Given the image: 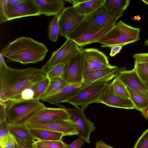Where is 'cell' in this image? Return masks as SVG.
Here are the masks:
<instances>
[{
  "label": "cell",
  "mask_w": 148,
  "mask_h": 148,
  "mask_svg": "<svg viewBox=\"0 0 148 148\" xmlns=\"http://www.w3.org/2000/svg\"><path fill=\"white\" fill-rule=\"evenodd\" d=\"M47 77L41 69L28 67L15 69L8 66L0 52V101L17 99L27 88Z\"/></svg>",
  "instance_id": "obj_1"
},
{
  "label": "cell",
  "mask_w": 148,
  "mask_h": 148,
  "mask_svg": "<svg viewBox=\"0 0 148 148\" xmlns=\"http://www.w3.org/2000/svg\"><path fill=\"white\" fill-rule=\"evenodd\" d=\"M48 51L44 44L29 37L22 36L8 43L0 53L7 58L8 62H16L25 64L42 61Z\"/></svg>",
  "instance_id": "obj_2"
},
{
  "label": "cell",
  "mask_w": 148,
  "mask_h": 148,
  "mask_svg": "<svg viewBox=\"0 0 148 148\" xmlns=\"http://www.w3.org/2000/svg\"><path fill=\"white\" fill-rule=\"evenodd\" d=\"M4 102L10 125H23L46 107L42 103L33 99L10 100Z\"/></svg>",
  "instance_id": "obj_3"
},
{
  "label": "cell",
  "mask_w": 148,
  "mask_h": 148,
  "mask_svg": "<svg viewBox=\"0 0 148 148\" xmlns=\"http://www.w3.org/2000/svg\"><path fill=\"white\" fill-rule=\"evenodd\" d=\"M125 11L117 10L107 13L103 4L93 12L85 16L82 22L66 38L73 40L83 34L102 26L115 23L118 19L123 16Z\"/></svg>",
  "instance_id": "obj_4"
},
{
  "label": "cell",
  "mask_w": 148,
  "mask_h": 148,
  "mask_svg": "<svg viewBox=\"0 0 148 148\" xmlns=\"http://www.w3.org/2000/svg\"><path fill=\"white\" fill-rule=\"evenodd\" d=\"M140 29L120 20L97 42L102 44L100 46L102 47H111L118 45L124 46L139 40Z\"/></svg>",
  "instance_id": "obj_5"
},
{
  "label": "cell",
  "mask_w": 148,
  "mask_h": 148,
  "mask_svg": "<svg viewBox=\"0 0 148 148\" xmlns=\"http://www.w3.org/2000/svg\"><path fill=\"white\" fill-rule=\"evenodd\" d=\"M116 73L83 87L65 102L71 104L75 107H80L85 110L90 104L98 103V99L106 85L115 77Z\"/></svg>",
  "instance_id": "obj_6"
},
{
  "label": "cell",
  "mask_w": 148,
  "mask_h": 148,
  "mask_svg": "<svg viewBox=\"0 0 148 148\" xmlns=\"http://www.w3.org/2000/svg\"><path fill=\"white\" fill-rule=\"evenodd\" d=\"M73 40L66 39L63 45L53 53L49 60L41 69L46 74L56 65L68 62L79 53L82 49Z\"/></svg>",
  "instance_id": "obj_7"
},
{
  "label": "cell",
  "mask_w": 148,
  "mask_h": 148,
  "mask_svg": "<svg viewBox=\"0 0 148 148\" xmlns=\"http://www.w3.org/2000/svg\"><path fill=\"white\" fill-rule=\"evenodd\" d=\"M80 53L83 77L91 71L112 66L109 63L106 55L97 49H82Z\"/></svg>",
  "instance_id": "obj_8"
},
{
  "label": "cell",
  "mask_w": 148,
  "mask_h": 148,
  "mask_svg": "<svg viewBox=\"0 0 148 148\" xmlns=\"http://www.w3.org/2000/svg\"><path fill=\"white\" fill-rule=\"evenodd\" d=\"M60 105L67 111L70 119L76 124L78 132L77 135L83 138L85 142L90 143V134L95 130L96 127L93 123L86 117L84 113V110L78 107L69 108Z\"/></svg>",
  "instance_id": "obj_9"
},
{
  "label": "cell",
  "mask_w": 148,
  "mask_h": 148,
  "mask_svg": "<svg viewBox=\"0 0 148 148\" xmlns=\"http://www.w3.org/2000/svg\"><path fill=\"white\" fill-rule=\"evenodd\" d=\"M23 126L27 129L47 130L62 133L64 136L77 135L76 124L71 119L38 123H26Z\"/></svg>",
  "instance_id": "obj_10"
},
{
  "label": "cell",
  "mask_w": 148,
  "mask_h": 148,
  "mask_svg": "<svg viewBox=\"0 0 148 148\" xmlns=\"http://www.w3.org/2000/svg\"><path fill=\"white\" fill-rule=\"evenodd\" d=\"M85 17L79 14L73 6L65 8L58 15L60 35L66 38L82 22Z\"/></svg>",
  "instance_id": "obj_11"
},
{
  "label": "cell",
  "mask_w": 148,
  "mask_h": 148,
  "mask_svg": "<svg viewBox=\"0 0 148 148\" xmlns=\"http://www.w3.org/2000/svg\"><path fill=\"white\" fill-rule=\"evenodd\" d=\"M98 103L107 106L127 109H135L130 99L121 97L116 94L113 91L110 83L106 86L98 99Z\"/></svg>",
  "instance_id": "obj_12"
},
{
  "label": "cell",
  "mask_w": 148,
  "mask_h": 148,
  "mask_svg": "<svg viewBox=\"0 0 148 148\" xmlns=\"http://www.w3.org/2000/svg\"><path fill=\"white\" fill-rule=\"evenodd\" d=\"M81 52L66 63L62 78L68 84L82 83L83 79Z\"/></svg>",
  "instance_id": "obj_13"
},
{
  "label": "cell",
  "mask_w": 148,
  "mask_h": 148,
  "mask_svg": "<svg viewBox=\"0 0 148 148\" xmlns=\"http://www.w3.org/2000/svg\"><path fill=\"white\" fill-rule=\"evenodd\" d=\"M115 76L119 78L127 87L139 92L148 97V90L134 68L130 70L122 69L115 74Z\"/></svg>",
  "instance_id": "obj_14"
},
{
  "label": "cell",
  "mask_w": 148,
  "mask_h": 148,
  "mask_svg": "<svg viewBox=\"0 0 148 148\" xmlns=\"http://www.w3.org/2000/svg\"><path fill=\"white\" fill-rule=\"evenodd\" d=\"M57 105L59 108L46 107L41 112L30 119L26 123H41L70 119L67 111L59 104Z\"/></svg>",
  "instance_id": "obj_15"
},
{
  "label": "cell",
  "mask_w": 148,
  "mask_h": 148,
  "mask_svg": "<svg viewBox=\"0 0 148 148\" xmlns=\"http://www.w3.org/2000/svg\"><path fill=\"white\" fill-rule=\"evenodd\" d=\"M40 13L33 0H25L15 6L8 8V21L21 18L40 15Z\"/></svg>",
  "instance_id": "obj_16"
},
{
  "label": "cell",
  "mask_w": 148,
  "mask_h": 148,
  "mask_svg": "<svg viewBox=\"0 0 148 148\" xmlns=\"http://www.w3.org/2000/svg\"><path fill=\"white\" fill-rule=\"evenodd\" d=\"M116 23H109L102 26L86 32L73 40L81 48L91 43L97 42L112 29Z\"/></svg>",
  "instance_id": "obj_17"
},
{
  "label": "cell",
  "mask_w": 148,
  "mask_h": 148,
  "mask_svg": "<svg viewBox=\"0 0 148 148\" xmlns=\"http://www.w3.org/2000/svg\"><path fill=\"white\" fill-rule=\"evenodd\" d=\"M83 86L82 83L69 84L56 92L43 98L42 101L57 105L65 102Z\"/></svg>",
  "instance_id": "obj_18"
},
{
  "label": "cell",
  "mask_w": 148,
  "mask_h": 148,
  "mask_svg": "<svg viewBox=\"0 0 148 148\" xmlns=\"http://www.w3.org/2000/svg\"><path fill=\"white\" fill-rule=\"evenodd\" d=\"M41 14L49 16L59 15L64 9L63 0H33Z\"/></svg>",
  "instance_id": "obj_19"
},
{
  "label": "cell",
  "mask_w": 148,
  "mask_h": 148,
  "mask_svg": "<svg viewBox=\"0 0 148 148\" xmlns=\"http://www.w3.org/2000/svg\"><path fill=\"white\" fill-rule=\"evenodd\" d=\"M122 70L116 66L98 69L91 71L84 77L82 85L85 86L97 80L106 77L113 74L116 73Z\"/></svg>",
  "instance_id": "obj_20"
},
{
  "label": "cell",
  "mask_w": 148,
  "mask_h": 148,
  "mask_svg": "<svg viewBox=\"0 0 148 148\" xmlns=\"http://www.w3.org/2000/svg\"><path fill=\"white\" fill-rule=\"evenodd\" d=\"M34 139L39 141L61 140L64 134L61 133L41 129H28Z\"/></svg>",
  "instance_id": "obj_21"
},
{
  "label": "cell",
  "mask_w": 148,
  "mask_h": 148,
  "mask_svg": "<svg viewBox=\"0 0 148 148\" xmlns=\"http://www.w3.org/2000/svg\"><path fill=\"white\" fill-rule=\"evenodd\" d=\"M105 1V0H82L73 7L79 14L86 16L93 12L102 5Z\"/></svg>",
  "instance_id": "obj_22"
},
{
  "label": "cell",
  "mask_w": 148,
  "mask_h": 148,
  "mask_svg": "<svg viewBox=\"0 0 148 148\" xmlns=\"http://www.w3.org/2000/svg\"><path fill=\"white\" fill-rule=\"evenodd\" d=\"M127 89L135 109L140 112L148 106V97L139 92L128 88Z\"/></svg>",
  "instance_id": "obj_23"
},
{
  "label": "cell",
  "mask_w": 148,
  "mask_h": 148,
  "mask_svg": "<svg viewBox=\"0 0 148 148\" xmlns=\"http://www.w3.org/2000/svg\"><path fill=\"white\" fill-rule=\"evenodd\" d=\"M130 2V0H105L103 5L106 12L110 13L117 10H125Z\"/></svg>",
  "instance_id": "obj_24"
},
{
  "label": "cell",
  "mask_w": 148,
  "mask_h": 148,
  "mask_svg": "<svg viewBox=\"0 0 148 148\" xmlns=\"http://www.w3.org/2000/svg\"><path fill=\"white\" fill-rule=\"evenodd\" d=\"M10 132L14 136L34 143L35 139L29 133L27 129L23 125H9Z\"/></svg>",
  "instance_id": "obj_25"
},
{
  "label": "cell",
  "mask_w": 148,
  "mask_h": 148,
  "mask_svg": "<svg viewBox=\"0 0 148 148\" xmlns=\"http://www.w3.org/2000/svg\"><path fill=\"white\" fill-rule=\"evenodd\" d=\"M50 80L49 86L43 98L56 92L69 84L61 77L55 78Z\"/></svg>",
  "instance_id": "obj_26"
},
{
  "label": "cell",
  "mask_w": 148,
  "mask_h": 148,
  "mask_svg": "<svg viewBox=\"0 0 148 148\" xmlns=\"http://www.w3.org/2000/svg\"><path fill=\"white\" fill-rule=\"evenodd\" d=\"M114 78L110 84L113 91L116 95L121 97L130 99L127 88L118 77Z\"/></svg>",
  "instance_id": "obj_27"
},
{
  "label": "cell",
  "mask_w": 148,
  "mask_h": 148,
  "mask_svg": "<svg viewBox=\"0 0 148 148\" xmlns=\"http://www.w3.org/2000/svg\"><path fill=\"white\" fill-rule=\"evenodd\" d=\"M48 36L50 40L56 42L60 35L58 23V15H56L51 19L48 29Z\"/></svg>",
  "instance_id": "obj_28"
},
{
  "label": "cell",
  "mask_w": 148,
  "mask_h": 148,
  "mask_svg": "<svg viewBox=\"0 0 148 148\" xmlns=\"http://www.w3.org/2000/svg\"><path fill=\"white\" fill-rule=\"evenodd\" d=\"M11 134L7 119L0 122V146L1 148L4 147L8 143Z\"/></svg>",
  "instance_id": "obj_29"
},
{
  "label": "cell",
  "mask_w": 148,
  "mask_h": 148,
  "mask_svg": "<svg viewBox=\"0 0 148 148\" xmlns=\"http://www.w3.org/2000/svg\"><path fill=\"white\" fill-rule=\"evenodd\" d=\"M50 81L47 77L40 82L34 91L33 99L39 101L42 99L49 86Z\"/></svg>",
  "instance_id": "obj_30"
},
{
  "label": "cell",
  "mask_w": 148,
  "mask_h": 148,
  "mask_svg": "<svg viewBox=\"0 0 148 148\" xmlns=\"http://www.w3.org/2000/svg\"><path fill=\"white\" fill-rule=\"evenodd\" d=\"M134 68L142 82L148 83V63L135 61Z\"/></svg>",
  "instance_id": "obj_31"
},
{
  "label": "cell",
  "mask_w": 148,
  "mask_h": 148,
  "mask_svg": "<svg viewBox=\"0 0 148 148\" xmlns=\"http://www.w3.org/2000/svg\"><path fill=\"white\" fill-rule=\"evenodd\" d=\"M67 62L60 63L56 65L47 73V77L50 79L57 77L62 78Z\"/></svg>",
  "instance_id": "obj_32"
},
{
  "label": "cell",
  "mask_w": 148,
  "mask_h": 148,
  "mask_svg": "<svg viewBox=\"0 0 148 148\" xmlns=\"http://www.w3.org/2000/svg\"><path fill=\"white\" fill-rule=\"evenodd\" d=\"M39 83L24 90L21 92L18 98L16 99L29 100L33 99L34 91Z\"/></svg>",
  "instance_id": "obj_33"
},
{
  "label": "cell",
  "mask_w": 148,
  "mask_h": 148,
  "mask_svg": "<svg viewBox=\"0 0 148 148\" xmlns=\"http://www.w3.org/2000/svg\"><path fill=\"white\" fill-rule=\"evenodd\" d=\"M134 148H148V129L138 138Z\"/></svg>",
  "instance_id": "obj_34"
},
{
  "label": "cell",
  "mask_w": 148,
  "mask_h": 148,
  "mask_svg": "<svg viewBox=\"0 0 148 148\" xmlns=\"http://www.w3.org/2000/svg\"><path fill=\"white\" fill-rule=\"evenodd\" d=\"M8 0H0V23L8 21L7 15L8 12Z\"/></svg>",
  "instance_id": "obj_35"
},
{
  "label": "cell",
  "mask_w": 148,
  "mask_h": 148,
  "mask_svg": "<svg viewBox=\"0 0 148 148\" xmlns=\"http://www.w3.org/2000/svg\"><path fill=\"white\" fill-rule=\"evenodd\" d=\"M39 141L47 148H65L67 145L62 140Z\"/></svg>",
  "instance_id": "obj_36"
},
{
  "label": "cell",
  "mask_w": 148,
  "mask_h": 148,
  "mask_svg": "<svg viewBox=\"0 0 148 148\" xmlns=\"http://www.w3.org/2000/svg\"><path fill=\"white\" fill-rule=\"evenodd\" d=\"M14 137L16 142V148H33V143L32 142L24 139Z\"/></svg>",
  "instance_id": "obj_37"
},
{
  "label": "cell",
  "mask_w": 148,
  "mask_h": 148,
  "mask_svg": "<svg viewBox=\"0 0 148 148\" xmlns=\"http://www.w3.org/2000/svg\"><path fill=\"white\" fill-rule=\"evenodd\" d=\"M133 57L135 61L137 62L148 63V53L135 54Z\"/></svg>",
  "instance_id": "obj_38"
},
{
  "label": "cell",
  "mask_w": 148,
  "mask_h": 148,
  "mask_svg": "<svg viewBox=\"0 0 148 148\" xmlns=\"http://www.w3.org/2000/svg\"><path fill=\"white\" fill-rule=\"evenodd\" d=\"M84 142L85 141L83 138L79 137L72 143L67 145L65 148H80Z\"/></svg>",
  "instance_id": "obj_39"
},
{
  "label": "cell",
  "mask_w": 148,
  "mask_h": 148,
  "mask_svg": "<svg viewBox=\"0 0 148 148\" xmlns=\"http://www.w3.org/2000/svg\"><path fill=\"white\" fill-rule=\"evenodd\" d=\"M7 119L5 105L4 101H0V122Z\"/></svg>",
  "instance_id": "obj_40"
},
{
  "label": "cell",
  "mask_w": 148,
  "mask_h": 148,
  "mask_svg": "<svg viewBox=\"0 0 148 148\" xmlns=\"http://www.w3.org/2000/svg\"><path fill=\"white\" fill-rule=\"evenodd\" d=\"M123 47V46L121 45H115L112 46L110 47V52L109 55L111 57L115 56L120 52Z\"/></svg>",
  "instance_id": "obj_41"
},
{
  "label": "cell",
  "mask_w": 148,
  "mask_h": 148,
  "mask_svg": "<svg viewBox=\"0 0 148 148\" xmlns=\"http://www.w3.org/2000/svg\"><path fill=\"white\" fill-rule=\"evenodd\" d=\"M3 148H16L15 140L12 135L11 136L7 145Z\"/></svg>",
  "instance_id": "obj_42"
},
{
  "label": "cell",
  "mask_w": 148,
  "mask_h": 148,
  "mask_svg": "<svg viewBox=\"0 0 148 148\" xmlns=\"http://www.w3.org/2000/svg\"><path fill=\"white\" fill-rule=\"evenodd\" d=\"M25 0H8V8L15 6L24 1Z\"/></svg>",
  "instance_id": "obj_43"
},
{
  "label": "cell",
  "mask_w": 148,
  "mask_h": 148,
  "mask_svg": "<svg viewBox=\"0 0 148 148\" xmlns=\"http://www.w3.org/2000/svg\"><path fill=\"white\" fill-rule=\"evenodd\" d=\"M95 145L96 148H114L107 145L102 140L97 141Z\"/></svg>",
  "instance_id": "obj_44"
},
{
  "label": "cell",
  "mask_w": 148,
  "mask_h": 148,
  "mask_svg": "<svg viewBox=\"0 0 148 148\" xmlns=\"http://www.w3.org/2000/svg\"><path fill=\"white\" fill-rule=\"evenodd\" d=\"M32 146L33 148H47L38 140L32 144Z\"/></svg>",
  "instance_id": "obj_45"
},
{
  "label": "cell",
  "mask_w": 148,
  "mask_h": 148,
  "mask_svg": "<svg viewBox=\"0 0 148 148\" xmlns=\"http://www.w3.org/2000/svg\"><path fill=\"white\" fill-rule=\"evenodd\" d=\"M140 112L143 116L148 120V106L143 109Z\"/></svg>",
  "instance_id": "obj_46"
},
{
  "label": "cell",
  "mask_w": 148,
  "mask_h": 148,
  "mask_svg": "<svg viewBox=\"0 0 148 148\" xmlns=\"http://www.w3.org/2000/svg\"><path fill=\"white\" fill-rule=\"evenodd\" d=\"M144 44L145 45L148 47V39L145 40Z\"/></svg>",
  "instance_id": "obj_47"
},
{
  "label": "cell",
  "mask_w": 148,
  "mask_h": 148,
  "mask_svg": "<svg viewBox=\"0 0 148 148\" xmlns=\"http://www.w3.org/2000/svg\"><path fill=\"white\" fill-rule=\"evenodd\" d=\"M143 2L148 5V0H142Z\"/></svg>",
  "instance_id": "obj_48"
},
{
  "label": "cell",
  "mask_w": 148,
  "mask_h": 148,
  "mask_svg": "<svg viewBox=\"0 0 148 148\" xmlns=\"http://www.w3.org/2000/svg\"><path fill=\"white\" fill-rule=\"evenodd\" d=\"M145 85L146 87L147 88V90H148V83H145L143 82Z\"/></svg>",
  "instance_id": "obj_49"
}]
</instances>
